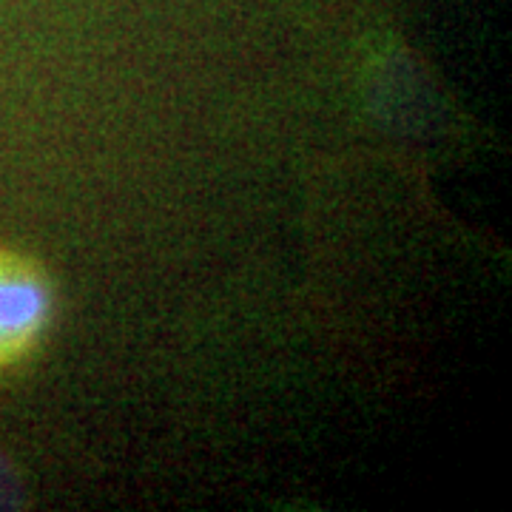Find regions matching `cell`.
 <instances>
[{"label":"cell","instance_id":"7a4b0ae2","mask_svg":"<svg viewBox=\"0 0 512 512\" xmlns=\"http://www.w3.org/2000/svg\"><path fill=\"white\" fill-rule=\"evenodd\" d=\"M23 490H20V481L15 476V470L0 458V510H18Z\"/></svg>","mask_w":512,"mask_h":512},{"label":"cell","instance_id":"6da1fadb","mask_svg":"<svg viewBox=\"0 0 512 512\" xmlns=\"http://www.w3.org/2000/svg\"><path fill=\"white\" fill-rule=\"evenodd\" d=\"M46 291L35 276L0 268V348H18L46 316Z\"/></svg>","mask_w":512,"mask_h":512}]
</instances>
